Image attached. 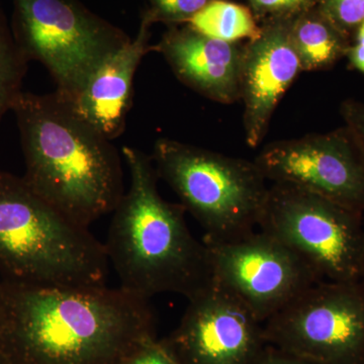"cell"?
I'll return each mask as SVG.
<instances>
[{
    "instance_id": "cell-1",
    "label": "cell",
    "mask_w": 364,
    "mask_h": 364,
    "mask_svg": "<svg viewBox=\"0 0 364 364\" xmlns=\"http://www.w3.org/2000/svg\"><path fill=\"white\" fill-rule=\"evenodd\" d=\"M155 338L149 299L122 287L0 279V353L9 364H119Z\"/></svg>"
},
{
    "instance_id": "cell-2",
    "label": "cell",
    "mask_w": 364,
    "mask_h": 364,
    "mask_svg": "<svg viewBox=\"0 0 364 364\" xmlns=\"http://www.w3.org/2000/svg\"><path fill=\"white\" fill-rule=\"evenodd\" d=\"M11 111L21 133L26 183L60 214L88 228L123 198L121 157L56 93L21 91Z\"/></svg>"
},
{
    "instance_id": "cell-3",
    "label": "cell",
    "mask_w": 364,
    "mask_h": 364,
    "mask_svg": "<svg viewBox=\"0 0 364 364\" xmlns=\"http://www.w3.org/2000/svg\"><path fill=\"white\" fill-rule=\"evenodd\" d=\"M122 155L130 188L112 212L104 243L119 287L147 299L166 293L193 298L214 282L207 245L189 231L182 205L159 195L152 158L131 147Z\"/></svg>"
},
{
    "instance_id": "cell-4",
    "label": "cell",
    "mask_w": 364,
    "mask_h": 364,
    "mask_svg": "<svg viewBox=\"0 0 364 364\" xmlns=\"http://www.w3.org/2000/svg\"><path fill=\"white\" fill-rule=\"evenodd\" d=\"M105 244L33 191L0 170L2 279L42 286H107Z\"/></svg>"
},
{
    "instance_id": "cell-5",
    "label": "cell",
    "mask_w": 364,
    "mask_h": 364,
    "mask_svg": "<svg viewBox=\"0 0 364 364\" xmlns=\"http://www.w3.org/2000/svg\"><path fill=\"white\" fill-rule=\"evenodd\" d=\"M151 158L158 177L205 230L203 242L236 240L258 228L269 186L254 160L167 138L155 142Z\"/></svg>"
},
{
    "instance_id": "cell-6",
    "label": "cell",
    "mask_w": 364,
    "mask_h": 364,
    "mask_svg": "<svg viewBox=\"0 0 364 364\" xmlns=\"http://www.w3.org/2000/svg\"><path fill=\"white\" fill-rule=\"evenodd\" d=\"M363 215L305 189L272 183L258 229L305 261L321 280H363Z\"/></svg>"
},
{
    "instance_id": "cell-7",
    "label": "cell",
    "mask_w": 364,
    "mask_h": 364,
    "mask_svg": "<svg viewBox=\"0 0 364 364\" xmlns=\"http://www.w3.org/2000/svg\"><path fill=\"white\" fill-rule=\"evenodd\" d=\"M14 40L26 58L37 60L70 100L98 67L130 40L68 0H14Z\"/></svg>"
},
{
    "instance_id": "cell-8",
    "label": "cell",
    "mask_w": 364,
    "mask_h": 364,
    "mask_svg": "<svg viewBox=\"0 0 364 364\" xmlns=\"http://www.w3.org/2000/svg\"><path fill=\"white\" fill-rule=\"evenodd\" d=\"M263 337L320 364H364V282L313 284L263 323Z\"/></svg>"
},
{
    "instance_id": "cell-9",
    "label": "cell",
    "mask_w": 364,
    "mask_h": 364,
    "mask_svg": "<svg viewBox=\"0 0 364 364\" xmlns=\"http://www.w3.org/2000/svg\"><path fill=\"white\" fill-rule=\"evenodd\" d=\"M205 244L214 282L234 294L262 324L322 282L294 251L261 230L236 240Z\"/></svg>"
},
{
    "instance_id": "cell-10",
    "label": "cell",
    "mask_w": 364,
    "mask_h": 364,
    "mask_svg": "<svg viewBox=\"0 0 364 364\" xmlns=\"http://www.w3.org/2000/svg\"><path fill=\"white\" fill-rule=\"evenodd\" d=\"M254 162L272 183L291 184L364 215V156L348 127L268 144Z\"/></svg>"
},
{
    "instance_id": "cell-11",
    "label": "cell",
    "mask_w": 364,
    "mask_h": 364,
    "mask_svg": "<svg viewBox=\"0 0 364 364\" xmlns=\"http://www.w3.org/2000/svg\"><path fill=\"white\" fill-rule=\"evenodd\" d=\"M160 343L178 364H254L267 345L262 323L215 282L188 299L181 323Z\"/></svg>"
},
{
    "instance_id": "cell-12",
    "label": "cell",
    "mask_w": 364,
    "mask_h": 364,
    "mask_svg": "<svg viewBox=\"0 0 364 364\" xmlns=\"http://www.w3.org/2000/svg\"><path fill=\"white\" fill-rule=\"evenodd\" d=\"M294 18H274L261 28L256 39L244 45L240 100L246 142L251 148L262 142L280 100L303 72L291 42Z\"/></svg>"
},
{
    "instance_id": "cell-13",
    "label": "cell",
    "mask_w": 364,
    "mask_h": 364,
    "mask_svg": "<svg viewBox=\"0 0 364 364\" xmlns=\"http://www.w3.org/2000/svg\"><path fill=\"white\" fill-rule=\"evenodd\" d=\"M155 50L183 85L223 105L240 100L244 45L213 39L193 30L165 36Z\"/></svg>"
},
{
    "instance_id": "cell-14",
    "label": "cell",
    "mask_w": 364,
    "mask_h": 364,
    "mask_svg": "<svg viewBox=\"0 0 364 364\" xmlns=\"http://www.w3.org/2000/svg\"><path fill=\"white\" fill-rule=\"evenodd\" d=\"M149 50L144 26L135 41H130L105 60L82 90L64 102L100 135L111 141L117 138L123 133L130 111L134 76Z\"/></svg>"
},
{
    "instance_id": "cell-15",
    "label": "cell",
    "mask_w": 364,
    "mask_h": 364,
    "mask_svg": "<svg viewBox=\"0 0 364 364\" xmlns=\"http://www.w3.org/2000/svg\"><path fill=\"white\" fill-rule=\"evenodd\" d=\"M291 37L303 71L326 70L346 57L348 36L312 9L294 16Z\"/></svg>"
},
{
    "instance_id": "cell-16",
    "label": "cell",
    "mask_w": 364,
    "mask_h": 364,
    "mask_svg": "<svg viewBox=\"0 0 364 364\" xmlns=\"http://www.w3.org/2000/svg\"><path fill=\"white\" fill-rule=\"evenodd\" d=\"M188 23L198 33L229 43L256 39L261 33L250 9L226 0H212Z\"/></svg>"
},
{
    "instance_id": "cell-17",
    "label": "cell",
    "mask_w": 364,
    "mask_h": 364,
    "mask_svg": "<svg viewBox=\"0 0 364 364\" xmlns=\"http://www.w3.org/2000/svg\"><path fill=\"white\" fill-rule=\"evenodd\" d=\"M28 62L0 16V121L23 91Z\"/></svg>"
},
{
    "instance_id": "cell-18",
    "label": "cell",
    "mask_w": 364,
    "mask_h": 364,
    "mask_svg": "<svg viewBox=\"0 0 364 364\" xmlns=\"http://www.w3.org/2000/svg\"><path fill=\"white\" fill-rule=\"evenodd\" d=\"M318 11L347 36L364 21V0H321Z\"/></svg>"
},
{
    "instance_id": "cell-19",
    "label": "cell",
    "mask_w": 364,
    "mask_h": 364,
    "mask_svg": "<svg viewBox=\"0 0 364 364\" xmlns=\"http://www.w3.org/2000/svg\"><path fill=\"white\" fill-rule=\"evenodd\" d=\"M212 0H151L153 16L167 21H189Z\"/></svg>"
},
{
    "instance_id": "cell-20",
    "label": "cell",
    "mask_w": 364,
    "mask_h": 364,
    "mask_svg": "<svg viewBox=\"0 0 364 364\" xmlns=\"http://www.w3.org/2000/svg\"><path fill=\"white\" fill-rule=\"evenodd\" d=\"M254 11L274 18H294L312 9L314 0H250Z\"/></svg>"
},
{
    "instance_id": "cell-21",
    "label": "cell",
    "mask_w": 364,
    "mask_h": 364,
    "mask_svg": "<svg viewBox=\"0 0 364 364\" xmlns=\"http://www.w3.org/2000/svg\"><path fill=\"white\" fill-rule=\"evenodd\" d=\"M119 364H178L156 338L141 345Z\"/></svg>"
},
{
    "instance_id": "cell-22",
    "label": "cell",
    "mask_w": 364,
    "mask_h": 364,
    "mask_svg": "<svg viewBox=\"0 0 364 364\" xmlns=\"http://www.w3.org/2000/svg\"><path fill=\"white\" fill-rule=\"evenodd\" d=\"M340 114L344 119L345 126L348 127L355 136L364 156V104L348 98L340 105Z\"/></svg>"
},
{
    "instance_id": "cell-23",
    "label": "cell",
    "mask_w": 364,
    "mask_h": 364,
    "mask_svg": "<svg viewBox=\"0 0 364 364\" xmlns=\"http://www.w3.org/2000/svg\"><path fill=\"white\" fill-rule=\"evenodd\" d=\"M254 364H320L316 361L310 360L289 353L282 349L273 347L272 345H267L263 351L261 352L259 358Z\"/></svg>"
},
{
    "instance_id": "cell-24",
    "label": "cell",
    "mask_w": 364,
    "mask_h": 364,
    "mask_svg": "<svg viewBox=\"0 0 364 364\" xmlns=\"http://www.w3.org/2000/svg\"><path fill=\"white\" fill-rule=\"evenodd\" d=\"M346 57L352 68L364 74V21L356 28L355 41L349 46Z\"/></svg>"
},
{
    "instance_id": "cell-25",
    "label": "cell",
    "mask_w": 364,
    "mask_h": 364,
    "mask_svg": "<svg viewBox=\"0 0 364 364\" xmlns=\"http://www.w3.org/2000/svg\"><path fill=\"white\" fill-rule=\"evenodd\" d=\"M0 364H9V361L6 360V358H4L1 353H0Z\"/></svg>"
},
{
    "instance_id": "cell-26",
    "label": "cell",
    "mask_w": 364,
    "mask_h": 364,
    "mask_svg": "<svg viewBox=\"0 0 364 364\" xmlns=\"http://www.w3.org/2000/svg\"><path fill=\"white\" fill-rule=\"evenodd\" d=\"M361 282H364V267H363V280H361Z\"/></svg>"
}]
</instances>
